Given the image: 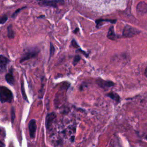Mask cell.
<instances>
[{"instance_id": "obj_1", "label": "cell", "mask_w": 147, "mask_h": 147, "mask_svg": "<svg viewBox=\"0 0 147 147\" xmlns=\"http://www.w3.org/2000/svg\"><path fill=\"white\" fill-rule=\"evenodd\" d=\"M13 99L12 92L6 87L0 86V101L1 103H11Z\"/></svg>"}, {"instance_id": "obj_2", "label": "cell", "mask_w": 147, "mask_h": 147, "mask_svg": "<svg viewBox=\"0 0 147 147\" xmlns=\"http://www.w3.org/2000/svg\"><path fill=\"white\" fill-rule=\"evenodd\" d=\"M140 32L134 28L126 25L125 26L123 30V36L126 37H131L137 34Z\"/></svg>"}, {"instance_id": "obj_3", "label": "cell", "mask_w": 147, "mask_h": 147, "mask_svg": "<svg viewBox=\"0 0 147 147\" xmlns=\"http://www.w3.org/2000/svg\"><path fill=\"white\" fill-rule=\"evenodd\" d=\"M64 3V0H52V1H44L38 4L44 6H51L57 7L59 5H61Z\"/></svg>"}, {"instance_id": "obj_4", "label": "cell", "mask_w": 147, "mask_h": 147, "mask_svg": "<svg viewBox=\"0 0 147 147\" xmlns=\"http://www.w3.org/2000/svg\"><path fill=\"white\" fill-rule=\"evenodd\" d=\"M38 53V50H36V49H33L32 50H29L28 51L26 52L21 57L20 63H22L26 60H28L31 58L35 57Z\"/></svg>"}, {"instance_id": "obj_5", "label": "cell", "mask_w": 147, "mask_h": 147, "mask_svg": "<svg viewBox=\"0 0 147 147\" xmlns=\"http://www.w3.org/2000/svg\"><path fill=\"white\" fill-rule=\"evenodd\" d=\"M28 127L29 130V135L30 138H33L35 137L36 129H37V125H36V121L35 119H31L29 123H28Z\"/></svg>"}, {"instance_id": "obj_6", "label": "cell", "mask_w": 147, "mask_h": 147, "mask_svg": "<svg viewBox=\"0 0 147 147\" xmlns=\"http://www.w3.org/2000/svg\"><path fill=\"white\" fill-rule=\"evenodd\" d=\"M9 63V60L7 57L0 55V73H3L6 71Z\"/></svg>"}, {"instance_id": "obj_7", "label": "cell", "mask_w": 147, "mask_h": 147, "mask_svg": "<svg viewBox=\"0 0 147 147\" xmlns=\"http://www.w3.org/2000/svg\"><path fill=\"white\" fill-rule=\"evenodd\" d=\"M96 82H97L98 84L100 87H101L102 88H104L110 87H112V86H114V83L111 81L99 79Z\"/></svg>"}, {"instance_id": "obj_8", "label": "cell", "mask_w": 147, "mask_h": 147, "mask_svg": "<svg viewBox=\"0 0 147 147\" xmlns=\"http://www.w3.org/2000/svg\"><path fill=\"white\" fill-rule=\"evenodd\" d=\"M56 118V114L54 113H51L48 114L46 118V126L47 127H49L52 125L53 120Z\"/></svg>"}, {"instance_id": "obj_9", "label": "cell", "mask_w": 147, "mask_h": 147, "mask_svg": "<svg viewBox=\"0 0 147 147\" xmlns=\"http://www.w3.org/2000/svg\"><path fill=\"white\" fill-rule=\"evenodd\" d=\"M137 10L139 13L144 14L147 12V5L143 2H141L138 4Z\"/></svg>"}, {"instance_id": "obj_10", "label": "cell", "mask_w": 147, "mask_h": 147, "mask_svg": "<svg viewBox=\"0 0 147 147\" xmlns=\"http://www.w3.org/2000/svg\"><path fill=\"white\" fill-rule=\"evenodd\" d=\"M6 81L10 85H13L14 83V79L13 74V71L11 69H10L9 72L5 76Z\"/></svg>"}, {"instance_id": "obj_11", "label": "cell", "mask_w": 147, "mask_h": 147, "mask_svg": "<svg viewBox=\"0 0 147 147\" xmlns=\"http://www.w3.org/2000/svg\"><path fill=\"white\" fill-rule=\"evenodd\" d=\"M107 96H109V98H111L112 99L114 100L115 101L117 102H119V100H120V97H119V96L118 95V94H117V93L111 92L108 93V94H107Z\"/></svg>"}, {"instance_id": "obj_12", "label": "cell", "mask_w": 147, "mask_h": 147, "mask_svg": "<svg viewBox=\"0 0 147 147\" xmlns=\"http://www.w3.org/2000/svg\"><path fill=\"white\" fill-rule=\"evenodd\" d=\"M107 37L109 38L111 40H115V34L114 33V28L111 26L109 30L108 34H107Z\"/></svg>"}, {"instance_id": "obj_13", "label": "cell", "mask_w": 147, "mask_h": 147, "mask_svg": "<svg viewBox=\"0 0 147 147\" xmlns=\"http://www.w3.org/2000/svg\"><path fill=\"white\" fill-rule=\"evenodd\" d=\"M7 36L10 38H13L14 37V33L12 29V25H11L7 27Z\"/></svg>"}, {"instance_id": "obj_14", "label": "cell", "mask_w": 147, "mask_h": 147, "mask_svg": "<svg viewBox=\"0 0 147 147\" xmlns=\"http://www.w3.org/2000/svg\"><path fill=\"white\" fill-rule=\"evenodd\" d=\"M21 92H22V96H23L24 99L25 100H26L28 102V98H27V96H26V94H25V92L24 86V82H22V83H21Z\"/></svg>"}, {"instance_id": "obj_15", "label": "cell", "mask_w": 147, "mask_h": 147, "mask_svg": "<svg viewBox=\"0 0 147 147\" xmlns=\"http://www.w3.org/2000/svg\"><path fill=\"white\" fill-rule=\"evenodd\" d=\"M7 20V16L5 15L0 17V24H4Z\"/></svg>"}, {"instance_id": "obj_16", "label": "cell", "mask_w": 147, "mask_h": 147, "mask_svg": "<svg viewBox=\"0 0 147 147\" xmlns=\"http://www.w3.org/2000/svg\"><path fill=\"white\" fill-rule=\"evenodd\" d=\"M80 60V57L79 55H76L74 57V61H73V64L74 65H76L79 61V60Z\"/></svg>"}, {"instance_id": "obj_17", "label": "cell", "mask_w": 147, "mask_h": 147, "mask_svg": "<svg viewBox=\"0 0 147 147\" xmlns=\"http://www.w3.org/2000/svg\"><path fill=\"white\" fill-rule=\"evenodd\" d=\"M55 52V48L53 45H52V43H51V46H50V57L53 55Z\"/></svg>"}, {"instance_id": "obj_18", "label": "cell", "mask_w": 147, "mask_h": 147, "mask_svg": "<svg viewBox=\"0 0 147 147\" xmlns=\"http://www.w3.org/2000/svg\"><path fill=\"white\" fill-rule=\"evenodd\" d=\"M25 8V7H22V8H20V9H18L17 10H16L13 14V15H12V17L13 18H14V17H16V16L17 15V14L18 13V12L20 11V10H21L22 9H24Z\"/></svg>"}, {"instance_id": "obj_19", "label": "cell", "mask_w": 147, "mask_h": 147, "mask_svg": "<svg viewBox=\"0 0 147 147\" xmlns=\"http://www.w3.org/2000/svg\"><path fill=\"white\" fill-rule=\"evenodd\" d=\"M15 117V113H14V109L13 107H12L11 109V122L12 123L14 121V119Z\"/></svg>"}, {"instance_id": "obj_20", "label": "cell", "mask_w": 147, "mask_h": 147, "mask_svg": "<svg viewBox=\"0 0 147 147\" xmlns=\"http://www.w3.org/2000/svg\"><path fill=\"white\" fill-rule=\"evenodd\" d=\"M72 45L74 47H78V45H77L76 42L74 40H73L72 41Z\"/></svg>"}, {"instance_id": "obj_21", "label": "cell", "mask_w": 147, "mask_h": 147, "mask_svg": "<svg viewBox=\"0 0 147 147\" xmlns=\"http://www.w3.org/2000/svg\"><path fill=\"white\" fill-rule=\"evenodd\" d=\"M5 144L2 141H0V147H5Z\"/></svg>"}, {"instance_id": "obj_22", "label": "cell", "mask_w": 147, "mask_h": 147, "mask_svg": "<svg viewBox=\"0 0 147 147\" xmlns=\"http://www.w3.org/2000/svg\"><path fill=\"white\" fill-rule=\"evenodd\" d=\"M144 74H145V76L147 77V67H146V68H145V72H144Z\"/></svg>"}, {"instance_id": "obj_23", "label": "cell", "mask_w": 147, "mask_h": 147, "mask_svg": "<svg viewBox=\"0 0 147 147\" xmlns=\"http://www.w3.org/2000/svg\"><path fill=\"white\" fill-rule=\"evenodd\" d=\"M37 1H46V0H37Z\"/></svg>"}, {"instance_id": "obj_24", "label": "cell", "mask_w": 147, "mask_h": 147, "mask_svg": "<svg viewBox=\"0 0 147 147\" xmlns=\"http://www.w3.org/2000/svg\"><path fill=\"white\" fill-rule=\"evenodd\" d=\"M1 130H0V132H1Z\"/></svg>"}, {"instance_id": "obj_25", "label": "cell", "mask_w": 147, "mask_h": 147, "mask_svg": "<svg viewBox=\"0 0 147 147\" xmlns=\"http://www.w3.org/2000/svg\"><path fill=\"white\" fill-rule=\"evenodd\" d=\"M10 147H13V146H10Z\"/></svg>"}]
</instances>
